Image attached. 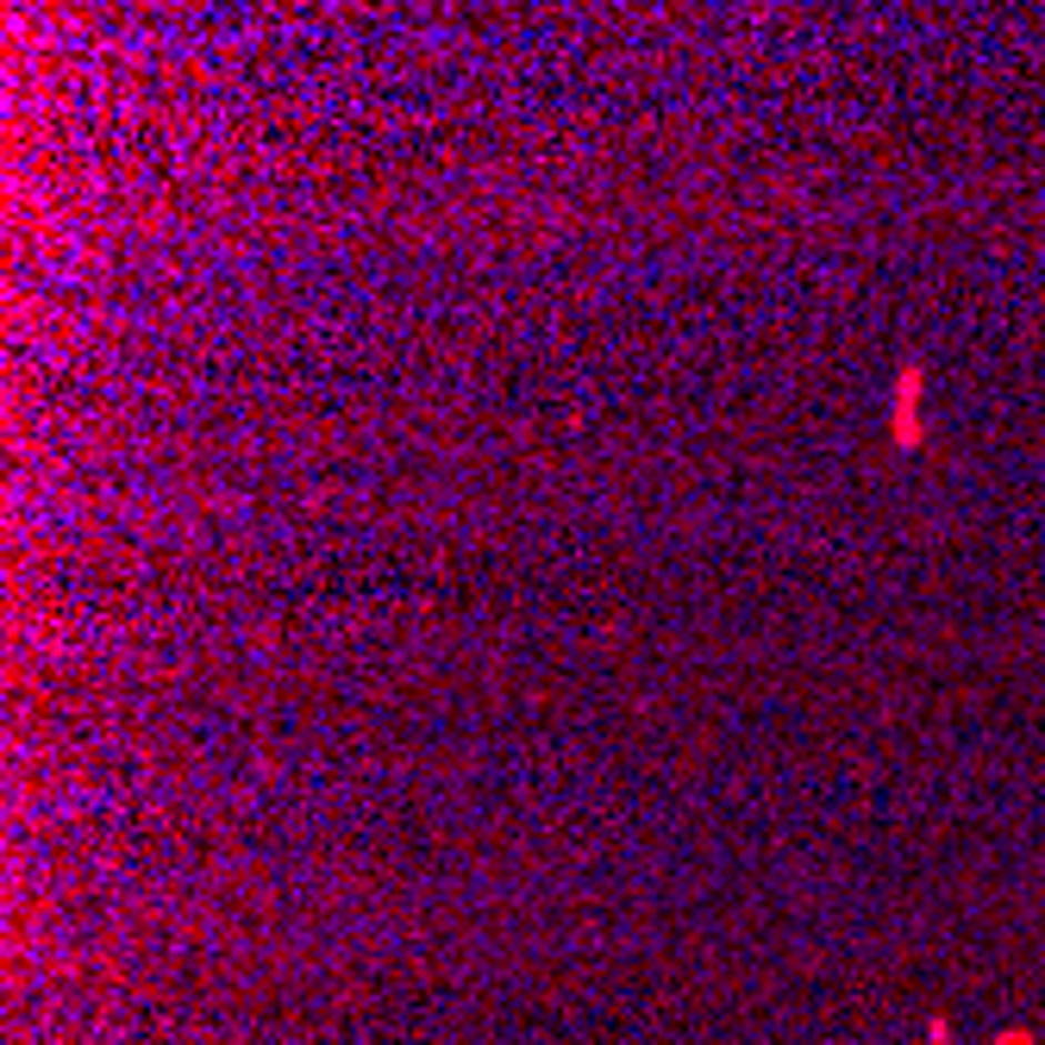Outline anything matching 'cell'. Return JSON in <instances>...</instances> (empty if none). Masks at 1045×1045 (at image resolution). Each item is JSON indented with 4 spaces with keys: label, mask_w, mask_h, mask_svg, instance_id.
<instances>
[{
    "label": "cell",
    "mask_w": 1045,
    "mask_h": 1045,
    "mask_svg": "<svg viewBox=\"0 0 1045 1045\" xmlns=\"http://www.w3.org/2000/svg\"><path fill=\"white\" fill-rule=\"evenodd\" d=\"M890 439L895 445H921V363H908L895 376V394H890Z\"/></svg>",
    "instance_id": "cell-1"
}]
</instances>
